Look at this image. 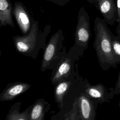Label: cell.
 <instances>
[{
  "instance_id": "277c9868",
  "label": "cell",
  "mask_w": 120,
  "mask_h": 120,
  "mask_svg": "<svg viewBox=\"0 0 120 120\" xmlns=\"http://www.w3.org/2000/svg\"><path fill=\"white\" fill-rule=\"evenodd\" d=\"M91 32L90 16L84 7L80 8L77 15V22L75 32V43L68 52L78 60L82 57L87 49Z\"/></svg>"
},
{
  "instance_id": "5b68a950",
  "label": "cell",
  "mask_w": 120,
  "mask_h": 120,
  "mask_svg": "<svg viewBox=\"0 0 120 120\" xmlns=\"http://www.w3.org/2000/svg\"><path fill=\"white\" fill-rule=\"evenodd\" d=\"M75 60H77L70 53H66L60 62L52 69L51 80L52 84L55 85L71 77V74L75 71Z\"/></svg>"
},
{
  "instance_id": "8fae6325",
  "label": "cell",
  "mask_w": 120,
  "mask_h": 120,
  "mask_svg": "<svg viewBox=\"0 0 120 120\" xmlns=\"http://www.w3.org/2000/svg\"><path fill=\"white\" fill-rule=\"evenodd\" d=\"M13 15L10 0H0V27L9 25L15 28Z\"/></svg>"
},
{
  "instance_id": "e0dca14e",
  "label": "cell",
  "mask_w": 120,
  "mask_h": 120,
  "mask_svg": "<svg viewBox=\"0 0 120 120\" xmlns=\"http://www.w3.org/2000/svg\"><path fill=\"white\" fill-rule=\"evenodd\" d=\"M60 6H63L69 2V0H45Z\"/></svg>"
},
{
  "instance_id": "7402d4cb",
  "label": "cell",
  "mask_w": 120,
  "mask_h": 120,
  "mask_svg": "<svg viewBox=\"0 0 120 120\" xmlns=\"http://www.w3.org/2000/svg\"><path fill=\"white\" fill-rule=\"evenodd\" d=\"M119 107L120 108V99L119 102Z\"/></svg>"
},
{
  "instance_id": "9a60e30c",
  "label": "cell",
  "mask_w": 120,
  "mask_h": 120,
  "mask_svg": "<svg viewBox=\"0 0 120 120\" xmlns=\"http://www.w3.org/2000/svg\"><path fill=\"white\" fill-rule=\"evenodd\" d=\"M64 120H80L79 116L78 98L75 99L72 109L65 116Z\"/></svg>"
},
{
  "instance_id": "ffe728a7",
  "label": "cell",
  "mask_w": 120,
  "mask_h": 120,
  "mask_svg": "<svg viewBox=\"0 0 120 120\" xmlns=\"http://www.w3.org/2000/svg\"><path fill=\"white\" fill-rule=\"evenodd\" d=\"M116 32L117 35L116 36L118 40L120 41V22L119 23V24L117 27Z\"/></svg>"
},
{
  "instance_id": "5bb4252c",
  "label": "cell",
  "mask_w": 120,
  "mask_h": 120,
  "mask_svg": "<svg viewBox=\"0 0 120 120\" xmlns=\"http://www.w3.org/2000/svg\"><path fill=\"white\" fill-rule=\"evenodd\" d=\"M21 104L22 102H16L11 107L6 120H30V113L32 105L21 112L19 110Z\"/></svg>"
},
{
  "instance_id": "2e32d148",
  "label": "cell",
  "mask_w": 120,
  "mask_h": 120,
  "mask_svg": "<svg viewBox=\"0 0 120 120\" xmlns=\"http://www.w3.org/2000/svg\"><path fill=\"white\" fill-rule=\"evenodd\" d=\"M112 48L118 64L120 63V41L116 37L112 34Z\"/></svg>"
},
{
  "instance_id": "7a4b0ae2",
  "label": "cell",
  "mask_w": 120,
  "mask_h": 120,
  "mask_svg": "<svg viewBox=\"0 0 120 120\" xmlns=\"http://www.w3.org/2000/svg\"><path fill=\"white\" fill-rule=\"evenodd\" d=\"M51 30V25L48 24L43 30H40L38 21H34L27 34L13 37L16 51L26 57L36 59L40 50H44L46 45V38Z\"/></svg>"
},
{
  "instance_id": "9c48e42d",
  "label": "cell",
  "mask_w": 120,
  "mask_h": 120,
  "mask_svg": "<svg viewBox=\"0 0 120 120\" xmlns=\"http://www.w3.org/2000/svg\"><path fill=\"white\" fill-rule=\"evenodd\" d=\"M95 5L107 24L113 25L117 21V4L113 0H97Z\"/></svg>"
},
{
  "instance_id": "44dd1931",
  "label": "cell",
  "mask_w": 120,
  "mask_h": 120,
  "mask_svg": "<svg viewBox=\"0 0 120 120\" xmlns=\"http://www.w3.org/2000/svg\"><path fill=\"white\" fill-rule=\"evenodd\" d=\"M88 2L91 4H96L97 3V0H87Z\"/></svg>"
},
{
  "instance_id": "4fadbf2b",
  "label": "cell",
  "mask_w": 120,
  "mask_h": 120,
  "mask_svg": "<svg viewBox=\"0 0 120 120\" xmlns=\"http://www.w3.org/2000/svg\"><path fill=\"white\" fill-rule=\"evenodd\" d=\"M69 78L62 81L55 85L54 89V98L60 108L63 106L64 98L68 92L71 85V80Z\"/></svg>"
},
{
  "instance_id": "ac0fdd59",
  "label": "cell",
  "mask_w": 120,
  "mask_h": 120,
  "mask_svg": "<svg viewBox=\"0 0 120 120\" xmlns=\"http://www.w3.org/2000/svg\"><path fill=\"white\" fill-rule=\"evenodd\" d=\"M114 90L115 95H118L120 94V71L119 74Z\"/></svg>"
},
{
  "instance_id": "6da1fadb",
  "label": "cell",
  "mask_w": 120,
  "mask_h": 120,
  "mask_svg": "<svg viewBox=\"0 0 120 120\" xmlns=\"http://www.w3.org/2000/svg\"><path fill=\"white\" fill-rule=\"evenodd\" d=\"M103 19L97 16L94 20L95 39L93 47L95 50L100 68L106 70L116 68L118 65L112 48V33Z\"/></svg>"
},
{
  "instance_id": "d6986e66",
  "label": "cell",
  "mask_w": 120,
  "mask_h": 120,
  "mask_svg": "<svg viewBox=\"0 0 120 120\" xmlns=\"http://www.w3.org/2000/svg\"><path fill=\"white\" fill-rule=\"evenodd\" d=\"M117 12H118V17L117 22L119 23L120 22V0H117L116 1Z\"/></svg>"
},
{
  "instance_id": "30bf717a",
  "label": "cell",
  "mask_w": 120,
  "mask_h": 120,
  "mask_svg": "<svg viewBox=\"0 0 120 120\" xmlns=\"http://www.w3.org/2000/svg\"><path fill=\"white\" fill-rule=\"evenodd\" d=\"M31 87L28 83L15 82L7 85L0 94V101L1 102L13 100L18 96L23 93Z\"/></svg>"
},
{
  "instance_id": "ba28073f",
  "label": "cell",
  "mask_w": 120,
  "mask_h": 120,
  "mask_svg": "<svg viewBox=\"0 0 120 120\" xmlns=\"http://www.w3.org/2000/svg\"><path fill=\"white\" fill-rule=\"evenodd\" d=\"M78 104L81 120L95 119L98 102L83 92L78 98Z\"/></svg>"
},
{
  "instance_id": "3957f363",
  "label": "cell",
  "mask_w": 120,
  "mask_h": 120,
  "mask_svg": "<svg viewBox=\"0 0 120 120\" xmlns=\"http://www.w3.org/2000/svg\"><path fill=\"white\" fill-rule=\"evenodd\" d=\"M64 38L63 32L60 29L51 36L44 50L40 66L42 71L52 69L66 54Z\"/></svg>"
},
{
  "instance_id": "8992f818",
  "label": "cell",
  "mask_w": 120,
  "mask_h": 120,
  "mask_svg": "<svg viewBox=\"0 0 120 120\" xmlns=\"http://www.w3.org/2000/svg\"><path fill=\"white\" fill-rule=\"evenodd\" d=\"M13 15L23 35L27 34L34 21L24 5L21 2L17 1L13 7Z\"/></svg>"
},
{
  "instance_id": "7c38bea8",
  "label": "cell",
  "mask_w": 120,
  "mask_h": 120,
  "mask_svg": "<svg viewBox=\"0 0 120 120\" xmlns=\"http://www.w3.org/2000/svg\"><path fill=\"white\" fill-rule=\"evenodd\" d=\"M49 104L44 98L37 99L32 105L30 113V120H44Z\"/></svg>"
},
{
  "instance_id": "52a82bcc",
  "label": "cell",
  "mask_w": 120,
  "mask_h": 120,
  "mask_svg": "<svg viewBox=\"0 0 120 120\" xmlns=\"http://www.w3.org/2000/svg\"><path fill=\"white\" fill-rule=\"evenodd\" d=\"M84 93L99 104L109 102L115 94L113 88L107 89L101 83L87 84Z\"/></svg>"
}]
</instances>
